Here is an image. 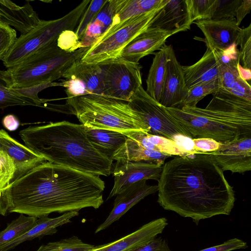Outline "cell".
Segmentation results:
<instances>
[{
  "label": "cell",
  "instance_id": "13",
  "mask_svg": "<svg viewBox=\"0 0 251 251\" xmlns=\"http://www.w3.org/2000/svg\"><path fill=\"white\" fill-rule=\"evenodd\" d=\"M187 92L182 66L172 46L169 45L166 75L159 102L166 108H181Z\"/></svg>",
  "mask_w": 251,
  "mask_h": 251
},
{
  "label": "cell",
  "instance_id": "19",
  "mask_svg": "<svg viewBox=\"0 0 251 251\" xmlns=\"http://www.w3.org/2000/svg\"><path fill=\"white\" fill-rule=\"evenodd\" d=\"M0 149L5 151L14 162L16 168L14 180L47 161L43 157L11 137L3 129H0Z\"/></svg>",
  "mask_w": 251,
  "mask_h": 251
},
{
  "label": "cell",
  "instance_id": "17",
  "mask_svg": "<svg viewBox=\"0 0 251 251\" xmlns=\"http://www.w3.org/2000/svg\"><path fill=\"white\" fill-rule=\"evenodd\" d=\"M168 224L166 218L152 220L118 240L95 246L90 251H127L155 238L163 232Z\"/></svg>",
  "mask_w": 251,
  "mask_h": 251
},
{
  "label": "cell",
  "instance_id": "4",
  "mask_svg": "<svg viewBox=\"0 0 251 251\" xmlns=\"http://www.w3.org/2000/svg\"><path fill=\"white\" fill-rule=\"evenodd\" d=\"M191 138H208L223 144L251 137V101L223 90L213 94L204 108H166Z\"/></svg>",
  "mask_w": 251,
  "mask_h": 251
},
{
  "label": "cell",
  "instance_id": "18",
  "mask_svg": "<svg viewBox=\"0 0 251 251\" xmlns=\"http://www.w3.org/2000/svg\"><path fill=\"white\" fill-rule=\"evenodd\" d=\"M171 36L162 30L149 27L126 47L120 57L126 61L138 63L143 57L160 49Z\"/></svg>",
  "mask_w": 251,
  "mask_h": 251
},
{
  "label": "cell",
  "instance_id": "47",
  "mask_svg": "<svg viewBox=\"0 0 251 251\" xmlns=\"http://www.w3.org/2000/svg\"><path fill=\"white\" fill-rule=\"evenodd\" d=\"M173 141L187 155L196 154L193 138L182 135H178L175 137Z\"/></svg>",
  "mask_w": 251,
  "mask_h": 251
},
{
  "label": "cell",
  "instance_id": "22",
  "mask_svg": "<svg viewBox=\"0 0 251 251\" xmlns=\"http://www.w3.org/2000/svg\"><path fill=\"white\" fill-rule=\"evenodd\" d=\"M187 90L218 78V62L215 51L209 47L195 64L182 66Z\"/></svg>",
  "mask_w": 251,
  "mask_h": 251
},
{
  "label": "cell",
  "instance_id": "8",
  "mask_svg": "<svg viewBox=\"0 0 251 251\" xmlns=\"http://www.w3.org/2000/svg\"><path fill=\"white\" fill-rule=\"evenodd\" d=\"M166 0L157 8L127 20L106 36L92 45L81 58L85 64H98L120 57L122 50L134 38L146 30Z\"/></svg>",
  "mask_w": 251,
  "mask_h": 251
},
{
  "label": "cell",
  "instance_id": "45",
  "mask_svg": "<svg viewBox=\"0 0 251 251\" xmlns=\"http://www.w3.org/2000/svg\"><path fill=\"white\" fill-rule=\"evenodd\" d=\"M194 150L196 153H207L217 150L220 143L208 138L193 139Z\"/></svg>",
  "mask_w": 251,
  "mask_h": 251
},
{
  "label": "cell",
  "instance_id": "21",
  "mask_svg": "<svg viewBox=\"0 0 251 251\" xmlns=\"http://www.w3.org/2000/svg\"><path fill=\"white\" fill-rule=\"evenodd\" d=\"M79 215L78 211H70L55 218L44 216L37 218L35 224L21 236L0 247V251H9L21 243L36 238L41 239L57 232V227L72 222L71 219Z\"/></svg>",
  "mask_w": 251,
  "mask_h": 251
},
{
  "label": "cell",
  "instance_id": "48",
  "mask_svg": "<svg viewBox=\"0 0 251 251\" xmlns=\"http://www.w3.org/2000/svg\"><path fill=\"white\" fill-rule=\"evenodd\" d=\"M251 9V0H243L236 12L235 21L239 26L245 17L250 13Z\"/></svg>",
  "mask_w": 251,
  "mask_h": 251
},
{
  "label": "cell",
  "instance_id": "31",
  "mask_svg": "<svg viewBox=\"0 0 251 251\" xmlns=\"http://www.w3.org/2000/svg\"><path fill=\"white\" fill-rule=\"evenodd\" d=\"M95 246L83 242L76 236L41 245L36 251H90Z\"/></svg>",
  "mask_w": 251,
  "mask_h": 251
},
{
  "label": "cell",
  "instance_id": "40",
  "mask_svg": "<svg viewBox=\"0 0 251 251\" xmlns=\"http://www.w3.org/2000/svg\"><path fill=\"white\" fill-rule=\"evenodd\" d=\"M17 39L16 30L0 22V60L5 58Z\"/></svg>",
  "mask_w": 251,
  "mask_h": 251
},
{
  "label": "cell",
  "instance_id": "35",
  "mask_svg": "<svg viewBox=\"0 0 251 251\" xmlns=\"http://www.w3.org/2000/svg\"><path fill=\"white\" fill-rule=\"evenodd\" d=\"M147 140L156 148L157 151L171 156L187 155L173 141L164 137L146 133Z\"/></svg>",
  "mask_w": 251,
  "mask_h": 251
},
{
  "label": "cell",
  "instance_id": "28",
  "mask_svg": "<svg viewBox=\"0 0 251 251\" xmlns=\"http://www.w3.org/2000/svg\"><path fill=\"white\" fill-rule=\"evenodd\" d=\"M163 1L164 0H126L123 6L113 18L110 26L100 38L108 35L125 21L157 8Z\"/></svg>",
  "mask_w": 251,
  "mask_h": 251
},
{
  "label": "cell",
  "instance_id": "2",
  "mask_svg": "<svg viewBox=\"0 0 251 251\" xmlns=\"http://www.w3.org/2000/svg\"><path fill=\"white\" fill-rule=\"evenodd\" d=\"M158 182L159 205L197 225L201 220L229 215L234 207L233 187L208 154L176 156L164 164Z\"/></svg>",
  "mask_w": 251,
  "mask_h": 251
},
{
  "label": "cell",
  "instance_id": "24",
  "mask_svg": "<svg viewBox=\"0 0 251 251\" xmlns=\"http://www.w3.org/2000/svg\"><path fill=\"white\" fill-rule=\"evenodd\" d=\"M84 127L87 138L93 146L111 160L127 139L124 133L118 131L88 126Z\"/></svg>",
  "mask_w": 251,
  "mask_h": 251
},
{
  "label": "cell",
  "instance_id": "3",
  "mask_svg": "<svg viewBox=\"0 0 251 251\" xmlns=\"http://www.w3.org/2000/svg\"><path fill=\"white\" fill-rule=\"evenodd\" d=\"M19 135L25 146L47 162L99 176L112 173L113 161L93 146L81 124L63 121L29 126Z\"/></svg>",
  "mask_w": 251,
  "mask_h": 251
},
{
  "label": "cell",
  "instance_id": "50",
  "mask_svg": "<svg viewBox=\"0 0 251 251\" xmlns=\"http://www.w3.org/2000/svg\"><path fill=\"white\" fill-rule=\"evenodd\" d=\"M239 71L240 76L244 80L247 81L251 79V70L243 68L240 64L239 65Z\"/></svg>",
  "mask_w": 251,
  "mask_h": 251
},
{
  "label": "cell",
  "instance_id": "26",
  "mask_svg": "<svg viewBox=\"0 0 251 251\" xmlns=\"http://www.w3.org/2000/svg\"><path fill=\"white\" fill-rule=\"evenodd\" d=\"M67 79L76 78L83 83L89 94L102 95L101 70L98 64L75 61L64 74Z\"/></svg>",
  "mask_w": 251,
  "mask_h": 251
},
{
  "label": "cell",
  "instance_id": "12",
  "mask_svg": "<svg viewBox=\"0 0 251 251\" xmlns=\"http://www.w3.org/2000/svg\"><path fill=\"white\" fill-rule=\"evenodd\" d=\"M211 155L222 171L240 174L251 170V137L221 144Z\"/></svg>",
  "mask_w": 251,
  "mask_h": 251
},
{
  "label": "cell",
  "instance_id": "14",
  "mask_svg": "<svg viewBox=\"0 0 251 251\" xmlns=\"http://www.w3.org/2000/svg\"><path fill=\"white\" fill-rule=\"evenodd\" d=\"M194 23L204 35L207 47L223 50L234 44L238 45L241 28L236 24L235 19L205 20Z\"/></svg>",
  "mask_w": 251,
  "mask_h": 251
},
{
  "label": "cell",
  "instance_id": "34",
  "mask_svg": "<svg viewBox=\"0 0 251 251\" xmlns=\"http://www.w3.org/2000/svg\"><path fill=\"white\" fill-rule=\"evenodd\" d=\"M191 22L211 20L213 15L216 0H186Z\"/></svg>",
  "mask_w": 251,
  "mask_h": 251
},
{
  "label": "cell",
  "instance_id": "44",
  "mask_svg": "<svg viewBox=\"0 0 251 251\" xmlns=\"http://www.w3.org/2000/svg\"><path fill=\"white\" fill-rule=\"evenodd\" d=\"M127 251H171L166 240L154 238L148 242Z\"/></svg>",
  "mask_w": 251,
  "mask_h": 251
},
{
  "label": "cell",
  "instance_id": "6",
  "mask_svg": "<svg viewBox=\"0 0 251 251\" xmlns=\"http://www.w3.org/2000/svg\"><path fill=\"white\" fill-rule=\"evenodd\" d=\"M89 47L74 51L61 49L57 41L32 53L18 65L7 69L14 89H26L52 83L81 59Z\"/></svg>",
  "mask_w": 251,
  "mask_h": 251
},
{
  "label": "cell",
  "instance_id": "39",
  "mask_svg": "<svg viewBox=\"0 0 251 251\" xmlns=\"http://www.w3.org/2000/svg\"><path fill=\"white\" fill-rule=\"evenodd\" d=\"M238 45L240 61L242 63L243 68L251 70V24L241 29Z\"/></svg>",
  "mask_w": 251,
  "mask_h": 251
},
{
  "label": "cell",
  "instance_id": "38",
  "mask_svg": "<svg viewBox=\"0 0 251 251\" xmlns=\"http://www.w3.org/2000/svg\"><path fill=\"white\" fill-rule=\"evenodd\" d=\"M16 168L11 158L0 149V191L14 180Z\"/></svg>",
  "mask_w": 251,
  "mask_h": 251
},
{
  "label": "cell",
  "instance_id": "41",
  "mask_svg": "<svg viewBox=\"0 0 251 251\" xmlns=\"http://www.w3.org/2000/svg\"><path fill=\"white\" fill-rule=\"evenodd\" d=\"M57 46L62 50L74 51L80 47L79 39L74 31L67 30L62 33L57 40Z\"/></svg>",
  "mask_w": 251,
  "mask_h": 251
},
{
  "label": "cell",
  "instance_id": "32",
  "mask_svg": "<svg viewBox=\"0 0 251 251\" xmlns=\"http://www.w3.org/2000/svg\"><path fill=\"white\" fill-rule=\"evenodd\" d=\"M125 1L126 0H108L90 24L102 35L110 26L113 18Z\"/></svg>",
  "mask_w": 251,
  "mask_h": 251
},
{
  "label": "cell",
  "instance_id": "15",
  "mask_svg": "<svg viewBox=\"0 0 251 251\" xmlns=\"http://www.w3.org/2000/svg\"><path fill=\"white\" fill-rule=\"evenodd\" d=\"M192 24L186 0H166L149 27L158 28L172 36L190 29Z\"/></svg>",
  "mask_w": 251,
  "mask_h": 251
},
{
  "label": "cell",
  "instance_id": "43",
  "mask_svg": "<svg viewBox=\"0 0 251 251\" xmlns=\"http://www.w3.org/2000/svg\"><path fill=\"white\" fill-rule=\"evenodd\" d=\"M232 95L251 101V87L247 81L243 79L240 76L234 82L232 87L227 91Z\"/></svg>",
  "mask_w": 251,
  "mask_h": 251
},
{
  "label": "cell",
  "instance_id": "49",
  "mask_svg": "<svg viewBox=\"0 0 251 251\" xmlns=\"http://www.w3.org/2000/svg\"><path fill=\"white\" fill-rule=\"evenodd\" d=\"M2 123L4 127L10 131L16 130L20 125L18 119L12 114L5 116L3 118Z\"/></svg>",
  "mask_w": 251,
  "mask_h": 251
},
{
  "label": "cell",
  "instance_id": "5",
  "mask_svg": "<svg viewBox=\"0 0 251 251\" xmlns=\"http://www.w3.org/2000/svg\"><path fill=\"white\" fill-rule=\"evenodd\" d=\"M69 113L75 115L84 126L122 133L149 128L127 102L100 95L89 94L66 99Z\"/></svg>",
  "mask_w": 251,
  "mask_h": 251
},
{
  "label": "cell",
  "instance_id": "36",
  "mask_svg": "<svg viewBox=\"0 0 251 251\" xmlns=\"http://www.w3.org/2000/svg\"><path fill=\"white\" fill-rule=\"evenodd\" d=\"M108 0H92L83 13L75 31L79 39L83 35L88 25L93 21Z\"/></svg>",
  "mask_w": 251,
  "mask_h": 251
},
{
  "label": "cell",
  "instance_id": "7",
  "mask_svg": "<svg viewBox=\"0 0 251 251\" xmlns=\"http://www.w3.org/2000/svg\"><path fill=\"white\" fill-rule=\"evenodd\" d=\"M91 0L82 1L63 17L52 20H41L28 33L21 35L2 62L7 68H12L43 47L57 41L60 35L76 28Z\"/></svg>",
  "mask_w": 251,
  "mask_h": 251
},
{
  "label": "cell",
  "instance_id": "27",
  "mask_svg": "<svg viewBox=\"0 0 251 251\" xmlns=\"http://www.w3.org/2000/svg\"><path fill=\"white\" fill-rule=\"evenodd\" d=\"M169 45H164L154 53L146 79V92L152 99L159 102L166 72V63Z\"/></svg>",
  "mask_w": 251,
  "mask_h": 251
},
{
  "label": "cell",
  "instance_id": "46",
  "mask_svg": "<svg viewBox=\"0 0 251 251\" xmlns=\"http://www.w3.org/2000/svg\"><path fill=\"white\" fill-rule=\"evenodd\" d=\"M248 248L246 242L238 238H233L225 241L224 243L198 251H231L234 250Z\"/></svg>",
  "mask_w": 251,
  "mask_h": 251
},
{
  "label": "cell",
  "instance_id": "33",
  "mask_svg": "<svg viewBox=\"0 0 251 251\" xmlns=\"http://www.w3.org/2000/svg\"><path fill=\"white\" fill-rule=\"evenodd\" d=\"M221 88L218 78L196 85L188 90L182 106H196L198 102L205 96L219 91Z\"/></svg>",
  "mask_w": 251,
  "mask_h": 251
},
{
  "label": "cell",
  "instance_id": "10",
  "mask_svg": "<svg viewBox=\"0 0 251 251\" xmlns=\"http://www.w3.org/2000/svg\"><path fill=\"white\" fill-rule=\"evenodd\" d=\"M127 102L149 128L150 134L161 136L172 141L178 135L191 138L167 108L151 97L142 86Z\"/></svg>",
  "mask_w": 251,
  "mask_h": 251
},
{
  "label": "cell",
  "instance_id": "1",
  "mask_svg": "<svg viewBox=\"0 0 251 251\" xmlns=\"http://www.w3.org/2000/svg\"><path fill=\"white\" fill-rule=\"evenodd\" d=\"M105 183L99 176L49 162L43 163L0 191V215L17 213L37 218L103 203Z\"/></svg>",
  "mask_w": 251,
  "mask_h": 251
},
{
  "label": "cell",
  "instance_id": "42",
  "mask_svg": "<svg viewBox=\"0 0 251 251\" xmlns=\"http://www.w3.org/2000/svg\"><path fill=\"white\" fill-rule=\"evenodd\" d=\"M61 83L62 87L65 88L66 99L89 95L84 84L78 79H69Z\"/></svg>",
  "mask_w": 251,
  "mask_h": 251
},
{
  "label": "cell",
  "instance_id": "23",
  "mask_svg": "<svg viewBox=\"0 0 251 251\" xmlns=\"http://www.w3.org/2000/svg\"><path fill=\"white\" fill-rule=\"evenodd\" d=\"M235 44L223 50H214L218 62V79L221 89L227 91L240 76L239 50Z\"/></svg>",
  "mask_w": 251,
  "mask_h": 251
},
{
  "label": "cell",
  "instance_id": "11",
  "mask_svg": "<svg viewBox=\"0 0 251 251\" xmlns=\"http://www.w3.org/2000/svg\"><path fill=\"white\" fill-rule=\"evenodd\" d=\"M162 166L143 161H116L112 172L114 177V185L106 200L116 196L130 185L140 180L153 179L158 181Z\"/></svg>",
  "mask_w": 251,
  "mask_h": 251
},
{
  "label": "cell",
  "instance_id": "16",
  "mask_svg": "<svg viewBox=\"0 0 251 251\" xmlns=\"http://www.w3.org/2000/svg\"><path fill=\"white\" fill-rule=\"evenodd\" d=\"M146 181L136 182L116 196L113 209L105 220L98 226L95 233L108 227L142 200L158 191L157 185H149Z\"/></svg>",
  "mask_w": 251,
  "mask_h": 251
},
{
  "label": "cell",
  "instance_id": "9",
  "mask_svg": "<svg viewBox=\"0 0 251 251\" xmlns=\"http://www.w3.org/2000/svg\"><path fill=\"white\" fill-rule=\"evenodd\" d=\"M101 70L102 95L128 102L142 86L141 67L121 57L98 64Z\"/></svg>",
  "mask_w": 251,
  "mask_h": 251
},
{
  "label": "cell",
  "instance_id": "20",
  "mask_svg": "<svg viewBox=\"0 0 251 251\" xmlns=\"http://www.w3.org/2000/svg\"><path fill=\"white\" fill-rule=\"evenodd\" d=\"M41 20L28 2L20 6L10 0H0V22L13 26L21 35L33 29Z\"/></svg>",
  "mask_w": 251,
  "mask_h": 251
},
{
  "label": "cell",
  "instance_id": "37",
  "mask_svg": "<svg viewBox=\"0 0 251 251\" xmlns=\"http://www.w3.org/2000/svg\"><path fill=\"white\" fill-rule=\"evenodd\" d=\"M243 0H216L215 11L211 20L235 19L236 12Z\"/></svg>",
  "mask_w": 251,
  "mask_h": 251
},
{
  "label": "cell",
  "instance_id": "30",
  "mask_svg": "<svg viewBox=\"0 0 251 251\" xmlns=\"http://www.w3.org/2000/svg\"><path fill=\"white\" fill-rule=\"evenodd\" d=\"M37 218L20 215L0 231V247L23 235L35 224Z\"/></svg>",
  "mask_w": 251,
  "mask_h": 251
},
{
  "label": "cell",
  "instance_id": "25",
  "mask_svg": "<svg viewBox=\"0 0 251 251\" xmlns=\"http://www.w3.org/2000/svg\"><path fill=\"white\" fill-rule=\"evenodd\" d=\"M170 157L172 156L156 151L149 150L127 138L125 143L115 152L112 159L121 162H147L163 165L165 160Z\"/></svg>",
  "mask_w": 251,
  "mask_h": 251
},
{
  "label": "cell",
  "instance_id": "29",
  "mask_svg": "<svg viewBox=\"0 0 251 251\" xmlns=\"http://www.w3.org/2000/svg\"><path fill=\"white\" fill-rule=\"evenodd\" d=\"M37 106L31 99L25 97L22 89H14L8 72L0 70V109L13 106Z\"/></svg>",
  "mask_w": 251,
  "mask_h": 251
}]
</instances>
